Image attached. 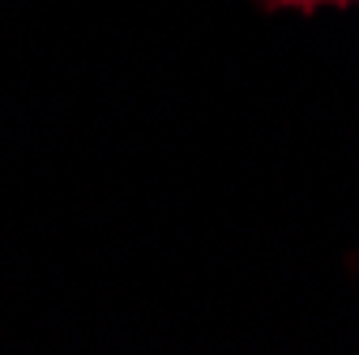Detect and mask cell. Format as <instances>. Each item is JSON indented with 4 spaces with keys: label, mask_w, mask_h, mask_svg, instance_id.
Returning <instances> with one entry per match:
<instances>
[{
    "label": "cell",
    "mask_w": 359,
    "mask_h": 355,
    "mask_svg": "<svg viewBox=\"0 0 359 355\" xmlns=\"http://www.w3.org/2000/svg\"><path fill=\"white\" fill-rule=\"evenodd\" d=\"M274 9H317V5H355V0H265Z\"/></svg>",
    "instance_id": "1"
}]
</instances>
